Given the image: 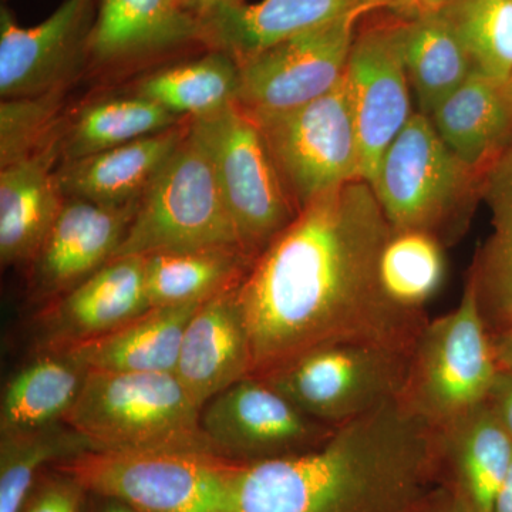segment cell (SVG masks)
<instances>
[{"label":"cell","instance_id":"1","mask_svg":"<svg viewBox=\"0 0 512 512\" xmlns=\"http://www.w3.org/2000/svg\"><path fill=\"white\" fill-rule=\"evenodd\" d=\"M392 232L362 178L298 212L239 286L252 375L329 343L413 352L430 319L396 305L384 291L380 261Z\"/></svg>","mask_w":512,"mask_h":512},{"label":"cell","instance_id":"2","mask_svg":"<svg viewBox=\"0 0 512 512\" xmlns=\"http://www.w3.org/2000/svg\"><path fill=\"white\" fill-rule=\"evenodd\" d=\"M450 491L441 430L394 399L311 450L242 463L234 512H439Z\"/></svg>","mask_w":512,"mask_h":512},{"label":"cell","instance_id":"3","mask_svg":"<svg viewBox=\"0 0 512 512\" xmlns=\"http://www.w3.org/2000/svg\"><path fill=\"white\" fill-rule=\"evenodd\" d=\"M200 414L201 407L174 373L89 370L63 421L94 451L215 454L202 433Z\"/></svg>","mask_w":512,"mask_h":512},{"label":"cell","instance_id":"4","mask_svg":"<svg viewBox=\"0 0 512 512\" xmlns=\"http://www.w3.org/2000/svg\"><path fill=\"white\" fill-rule=\"evenodd\" d=\"M393 232L440 241L463 231L481 197L483 175L446 146L430 117L416 111L387 148L372 185Z\"/></svg>","mask_w":512,"mask_h":512},{"label":"cell","instance_id":"5","mask_svg":"<svg viewBox=\"0 0 512 512\" xmlns=\"http://www.w3.org/2000/svg\"><path fill=\"white\" fill-rule=\"evenodd\" d=\"M198 251L245 254L207 153L187 127L141 198L114 258Z\"/></svg>","mask_w":512,"mask_h":512},{"label":"cell","instance_id":"6","mask_svg":"<svg viewBox=\"0 0 512 512\" xmlns=\"http://www.w3.org/2000/svg\"><path fill=\"white\" fill-rule=\"evenodd\" d=\"M241 464L197 451H89L53 467L143 512H234Z\"/></svg>","mask_w":512,"mask_h":512},{"label":"cell","instance_id":"7","mask_svg":"<svg viewBox=\"0 0 512 512\" xmlns=\"http://www.w3.org/2000/svg\"><path fill=\"white\" fill-rule=\"evenodd\" d=\"M500 376L493 336L468 282L456 308L429 320L421 332L400 399L443 429L487 403Z\"/></svg>","mask_w":512,"mask_h":512},{"label":"cell","instance_id":"8","mask_svg":"<svg viewBox=\"0 0 512 512\" xmlns=\"http://www.w3.org/2000/svg\"><path fill=\"white\" fill-rule=\"evenodd\" d=\"M410 356L376 343H329L256 376L306 416L339 427L400 399Z\"/></svg>","mask_w":512,"mask_h":512},{"label":"cell","instance_id":"9","mask_svg":"<svg viewBox=\"0 0 512 512\" xmlns=\"http://www.w3.org/2000/svg\"><path fill=\"white\" fill-rule=\"evenodd\" d=\"M207 153L245 254L258 258L298 215L261 131L239 106L188 120Z\"/></svg>","mask_w":512,"mask_h":512},{"label":"cell","instance_id":"10","mask_svg":"<svg viewBox=\"0 0 512 512\" xmlns=\"http://www.w3.org/2000/svg\"><path fill=\"white\" fill-rule=\"evenodd\" d=\"M248 114L298 212L326 192L363 180L346 73L335 89L302 106Z\"/></svg>","mask_w":512,"mask_h":512},{"label":"cell","instance_id":"11","mask_svg":"<svg viewBox=\"0 0 512 512\" xmlns=\"http://www.w3.org/2000/svg\"><path fill=\"white\" fill-rule=\"evenodd\" d=\"M200 424L217 456L259 463L318 447L336 427L320 423L256 375L245 376L201 409Z\"/></svg>","mask_w":512,"mask_h":512},{"label":"cell","instance_id":"12","mask_svg":"<svg viewBox=\"0 0 512 512\" xmlns=\"http://www.w3.org/2000/svg\"><path fill=\"white\" fill-rule=\"evenodd\" d=\"M366 13L357 10L239 64V106L248 113H275L335 89L345 77L356 26Z\"/></svg>","mask_w":512,"mask_h":512},{"label":"cell","instance_id":"13","mask_svg":"<svg viewBox=\"0 0 512 512\" xmlns=\"http://www.w3.org/2000/svg\"><path fill=\"white\" fill-rule=\"evenodd\" d=\"M399 20L376 23L356 33L346 67L353 120L362 158V177L376 180L387 148L416 111L400 49Z\"/></svg>","mask_w":512,"mask_h":512},{"label":"cell","instance_id":"14","mask_svg":"<svg viewBox=\"0 0 512 512\" xmlns=\"http://www.w3.org/2000/svg\"><path fill=\"white\" fill-rule=\"evenodd\" d=\"M93 0H64L39 25L23 28L0 10V94L2 99L39 96L63 89L89 46Z\"/></svg>","mask_w":512,"mask_h":512},{"label":"cell","instance_id":"15","mask_svg":"<svg viewBox=\"0 0 512 512\" xmlns=\"http://www.w3.org/2000/svg\"><path fill=\"white\" fill-rule=\"evenodd\" d=\"M147 258L119 256L37 315L39 350L66 349L107 335L150 309Z\"/></svg>","mask_w":512,"mask_h":512},{"label":"cell","instance_id":"16","mask_svg":"<svg viewBox=\"0 0 512 512\" xmlns=\"http://www.w3.org/2000/svg\"><path fill=\"white\" fill-rule=\"evenodd\" d=\"M138 204L109 207L76 198L64 201L32 262V298L45 305L55 301L113 259Z\"/></svg>","mask_w":512,"mask_h":512},{"label":"cell","instance_id":"17","mask_svg":"<svg viewBox=\"0 0 512 512\" xmlns=\"http://www.w3.org/2000/svg\"><path fill=\"white\" fill-rule=\"evenodd\" d=\"M386 8L384 0H244L224 3L201 16V37L238 64L357 10Z\"/></svg>","mask_w":512,"mask_h":512},{"label":"cell","instance_id":"18","mask_svg":"<svg viewBox=\"0 0 512 512\" xmlns=\"http://www.w3.org/2000/svg\"><path fill=\"white\" fill-rule=\"evenodd\" d=\"M239 286L202 303L184 330L174 375L201 409L222 390L252 375Z\"/></svg>","mask_w":512,"mask_h":512},{"label":"cell","instance_id":"19","mask_svg":"<svg viewBox=\"0 0 512 512\" xmlns=\"http://www.w3.org/2000/svg\"><path fill=\"white\" fill-rule=\"evenodd\" d=\"M62 153L56 136L35 154L0 171V261L32 264L64 201L55 167Z\"/></svg>","mask_w":512,"mask_h":512},{"label":"cell","instance_id":"20","mask_svg":"<svg viewBox=\"0 0 512 512\" xmlns=\"http://www.w3.org/2000/svg\"><path fill=\"white\" fill-rule=\"evenodd\" d=\"M187 127L178 124L124 146L64 161L56 171L63 197L109 207L137 204L180 146Z\"/></svg>","mask_w":512,"mask_h":512},{"label":"cell","instance_id":"21","mask_svg":"<svg viewBox=\"0 0 512 512\" xmlns=\"http://www.w3.org/2000/svg\"><path fill=\"white\" fill-rule=\"evenodd\" d=\"M429 117L446 146L483 177L512 147V106L504 84L476 70Z\"/></svg>","mask_w":512,"mask_h":512},{"label":"cell","instance_id":"22","mask_svg":"<svg viewBox=\"0 0 512 512\" xmlns=\"http://www.w3.org/2000/svg\"><path fill=\"white\" fill-rule=\"evenodd\" d=\"M202 303L156 306L100 338L53 350H64L87 370L174 373L184 330Z\"/></svg>","mask_w":512,"mask_h":512},{"label":"cell","instance_id":"23","mask_svg":"<svg viewBox=\"0 0 512 512\" xmlns=\"http://www.w3.org/2000/svg\"><path fill=\"white\" fill-rule=\"evenodd\" d=\"M451 491L473 512H493L512 463V439L490 402L443 427Z\"/></svg>","mask_w":512,"mask_h":512},{"label":"cell","instance_id":"24","mask_svg":"<svg viewBox=\"0 0 512 512\" xmlns=\"http://www.w3.org/2000/svg\"><path fill=\"white\" fill-rule=\"evenodd\" d=\"M201 37L200 20L178 0H101L89 37L94 59L110 63Z\"/></svg>","mask_w":512,"mask_h":512},{"label":"cell","instance_id":"25","mask_svg":"<svg viewBox=\"0 0 512 512\" xmlns=\"http://www.w3.org/2000/svg\"><path fill=\"white\" fill-rule=\"evenodd\" d=\"M87 372L64 350H39L3 389L0 434L43 429L63 421L79 397Z\"/></svg>","mask_w":512,"mask_h":512},{"label":"cell","instance_id":"26","mask_svg":"<svg viewBox=\"0 0 512 512\" xmlns=\"http://www.w3.org/2000/svg\"><path fill=\"white\" fill-rule=\"evenodd\" d=\"M397 20L410 89L416 96L420 113L430 116L466 82L474 70L473 63L443 13Z\"/></svg>","mask_w":512,"mask_h":512},{"label":"cell","instance_id":"27","mask_svg":"<svg viewBox=\"0 0 512 512\" xmlns=\"http://www.w3.org/2000/svg\"><path fill=\"white\" fill-rule=\"evenodd\" d=\"M481 197L491 210L493 234L474 266L470 284L487 326L493 322L504 329L512 325V147L485 171Z\"/></svg>","mask_w":512,"mask_h":512},{"label":"cell","instance_id":"28","mask_svg":"<svg viewBox=\"0 0 512 512\" xmlns=\"http://www.w3.org/2000/svg\"><path fill=\"white\" fill-rule=\"evenodd\" d=\"M239 64L215 50L202 59L177 64L144 77L134 94L175 116L200 119L237 103Z\"/></svg>","mask_w":512,"mask_h":512},{"label":"cell","instance_id":"29","mask_svg":"<svg viewBox=\"0 0 512 512\" xmlns=\"http://www.w3.org/2000/svg\"><path fill=\"white\" fill-rule=\"evenodd\" d=\"M254 259L238 251H198L147 256L151 308L207 302L241 285Z\"/></svg>","mask_w":512,"mask_h":512},{"label":"cell","instance_id":"30","mask_svg":"<svg viewBox=\"0 0 512 512\" xmlns=\"http://www.w3.org/2000/svg\"><path fill=\"white\" fill-rule=\"evenodd\" d=\"M94 451L92 443L60 421L43 429L0 434V512H20L47 468Z\"/></svg>","mask_w":512,"mask_h":512},{"label":"cell","instance_id":"31","mask_svg":"<svg viewBox=\"0 0 512 512\" xmlns=\"http://www.w3.org/2000/svg\"><path fill=\"white\" fill-rule=\"evenodd\" d=\"M181 120L154 101L137 94L97 101L86 107L74 121L64 138L62 153L66 160L90 156L163 133L178 126Z\"/></svg>","mask_w":512,"mask_h":512},{"label":"cell","instance_id":"32","mask_svg":"<svg viewBox=\"0 0 512 512\" xmlns=\"http://www.w3.org/2000/svg\"><path fill=\"white\" fill-rule=\"evenodd\" d=\"M446 261L441 241L426 232H392L382 261L384 291L407 311L423 312L443 284Z\"/></svg>","mask_w":512,"mask_h":512},{"label":"cell","instance_id":"33","mask_svg":"<svg viewBox=\"0 0 512 512\" xmlns=\"http://www.w3.org/2000/svg\"><path fill=\"white\" fill-rule=\"evenodd\" d=\"M476 72L504 84L512 76V0H453L440 10Z\"/></svg>","mask_w":512,"mask_h":512},{"label":"cell","instance_id":"34","mask_svg":"<svg viewBox=\"0 0 512 512\" xmlns=\"http://www.w3.org/2000/svg\"><path fill=\"white\" fill-rule=\"evenodd\" d=\"M63 89L0 103V167L35 154L57 136Z\"/></svg>","mask_w":512,"mask_h":512},{"label":"cell","instance_id":"35","mask_svg":"<svg viewBox=\"0 0 512 512\" xmlns=\"http://www.w3.org/2000/svg\"><path fill=\"white\" fill-rule=\"evenodd\" d=\"M89 491L77 478L56 467L47 468L20 512H86Z\"/></svg>","mask_w":512,"mask_h":512},{"label":"cell","instance_id":"36","mask_svg":"<svg viewBox=\"0 0 512 512\" xmlns=\"http://www.w3.org/2000/svg\"><path fill=\"white\" fill-rule=\"evenodd\" d=\"M453 0H392L386 8L394 18L410 20L431 15L446 8Z\"/></svg>","mask_w":512,"mask_h":512},{"label":"cell","instance_id":"37","mask_svg":"<svg viewBox=\"0 0 512 512\" xmlns=\"http://www.w3.org/2000/svg\"><path fill=\"white\" fill-rule=\"evenodd\" d=\"M488 402L493 406L498 419L504 424L505 430L508 431L512 439V373H505L501 370L500 379H498L497 386L494 387V392Z\"/></svg>","mask_w":512,"mask_h":512},{"label":"cell","instance_id":"38","mask_svg":"<svg viewBox=\"0 0 512 512\" xmlns=\"http://www.w3.org/2000/svg\"><path fill=\"white\" fill-rule=\"evenodd\" d=\"M493 342L501 370L512 373V325L501 329L497 336H493Z\"/></svg>","mask_w":512,"mask_h":512},{"label":"cell","instance_id":"39","mask_svg":"<svg viewBox=\"0 0 512 512\" xmlns=\"http://www.w3.org/2000/svg\"><path fill=\"white\" fill-rule=\"evenodd\" d=\"M86 512H143L137 510L133 505L117 500V498L106 497V495L89 493L87 498Z\"/></svg>","mask_w":512,"mask_h":512},{"label":"cell","instance_id":"40","mask_svg":"<svg viewBox=\"0 0 512 512\" xmlns=\"http://www.w3.org/2000/svg\"><path fill=\"white\" fill-rule=\"evenodd\" d=\"M229 2H235V0H180V6L195 18L200 19L210 10Z\"/></svg>","mask_w":512,"mask_h":512},{"label":"cell","instance_id":"41","mask_svg":"<svg viewBox=\"0 0 512 512\" xmlns=\"http://www.w3.org/2000/svg\"><path fill=\"white\" fill-rule=\"evenodd\" d=\"M493 512H512V463L497 497H495Z\"/></svg>","mask_w":512,"mask_h":512},{"label":"cell","instance_id":"42","mask_svg":"<svg viewBox=\"0 0 512 512\" xmlns=\"http://www.w3.org/2000/svg\"><path fill=\"white\" fill-rule=\"evenodd\" d=\"M439 512H473L468 508V505L461 500L460 497H457L456 494L451 491L444 501L443 505H441Z\"/></svg>","mask_w":512,"mask_h":512},{"label":"cell","instance_id":"43","mask_svg":"<svg viewBox=\"0 0 512 512\" xmlns=\"http://www.w3.org/2000/svg\"><path fill=\"white\" fill-rule=\"evenodd\" d=\"M504 90L505 93H507L508 100H510L512 106V76L504 83Z\"/></svg>","mask_w":512,"mask_h":512},{"label":"cell","instance_id":"44","mask_svg":"<svg viewBox=\"0 0 512 512\" xmlns=\"http://www.w3.org/2000/svg\"><path fill=\"white\" fill-rule=\"evenodd\" d=\"M384 2H386V6L389 5L390 2H392V0H384Z\"/></svg>","mask_w":512,"mask_h":512},{"label":"cell","instance_id":"45","mask_svg":"<svg viewBox=\"0 0 512 512\" xmlns=\"http://www.w3.org/2000/svg\"><path fill=\"white\" fill-rule=\"evenodd\" d=\"M178 3H180V0H178Z\"/></svg>","mask_w":512,"mask_h":512}]
</instances>
